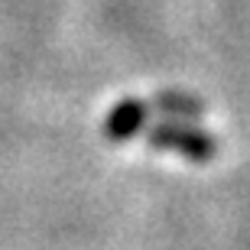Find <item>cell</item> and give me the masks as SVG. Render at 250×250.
I'll return each instance as SVG.
<instances>
[{
    "mask_svg": "<svg viewBox=\"0 0 250 250\" xmlns=\"http://www.w3.org/2000/svg\"><path fill=\"white\" fill-rule=\"evenodd\" d=\"M149 146L176 149V153L195 159V163H205L218 153V143L198 127H188V124H159V127H153L149 130Z\"/></svg>",
    "mask_w": 250,
    "mask_h": 250,
    "instance_id": "1",
    "label": "cell"
},
{
    "mask_svg": "<svg viewBox=\"0 0 250 250\" xmlns=\"http://www.w3.org/2000/svg\"><path fill=\"white\" fill-rule=\"evenodd\" d=\"M153 107H159L163 114H172V117H182V121H195L198 114H202V104L195 101V98H188V94H159L156 101H153Z\"/></svg>",
    "mask_w": 250,
    "mask_h": 250,
    "instance_id": "3",
    "label": "cell"
},
{
    "mask_svg": "<svg viewBox=\"0 0 250 250\" xmlns=\"http://www.w3.org/2000/svg\"><path fill=\"white\" fill-rule=\"evenodd\" d=\"M146 114H149V104L133 101V98L114 104L107 121H104V137L114 140V143H124V140L137 137L140 130L146 127Z\"/></svg>",
    "mask_w": 250,
    "mask_h": 250,
    "instance_id": "2",
    "label": "cell"
}]
</instances>
